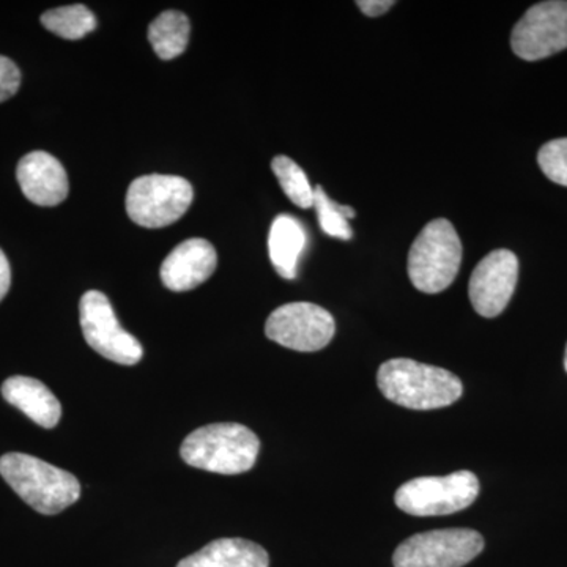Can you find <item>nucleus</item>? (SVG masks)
<instances>
[{
	"label": "nucleus",
	"mask_w": 567,
	"mask_h": 567,
	"mask_svg": "<svg viewBox=\"0 0 567 567\" xmlns=\"http://www.w3.org/2000/svg\"><path fill=\"white\" fill-rule=\"evenodd\" d=\"M537 163L548 181L567 186V137L544 144L537 153Z\"/></svg>",
	"instance_id": "412c9836"
},
{
	"label": "nucleus",
	"mask_w": 567,
	"mask_h": 567,
	"mask_svg": "<svg viewBox=\"0 0 567 567\" xmlns=\"http://www.w3.org/2000/svg\"><path fill=\"white\" fill-rule=\"evenodd\" d=\"M312 207L316 208L320 227L324 234L339 238V240H352L353 230L349 221L357 215L352 207L336 204L320 185L316 186Z\"/></svg>",
	"instance_id": "aec40b11"
},
{
	"label": "nucleus",
	"mask_w": 567,
	"mask_h": 567,
	"mask_svg": "<svg viewBox=\"0 0 567 567\" xmlns=\"http://www.w3.org/2000/svg\"><path fill=\"white\" fill-rule=\"evenodd\" d=\"M80 319L85 342L114 363L134 365L142 360L141 342L123 330L106 295L89 290L82 295Z\"/></svg>",
	"instance_id": "6e6552de"
},
{
	"label": "nucleus",
	"mask_w": 567,
	"mask_h": 567,
	"mask_svg": "<svg viewBox=\"0 0 567 567\" xmlns=\"http://www.w3.org/2000/svg\"><path fill=\"white\" fill-rule=\"evenodd\" d=\"M270 557L259 544L240 537L216 539L196 554L183 558L177 567H268Z\"/></svg>",
	"instance_id": "2eb2a0df"
},
{
	"label": "nucleus",
	"mask_w": 567,
	"mask_h": 567,
	"mask_svg": "<svg viewBox=\"0 0 567 567\" xmlns=\"http://www.w3.org/2000/svg\"><path fill=\"white\" fill-rule=\"evenodd\" d=\"M193 197L192 183L178 175H142L126 193V212L137 226L159 229L178 221Z\"/></svg>",
	"instance_id": "423d86ee"
},
{
	"label": "nucleus",
	"mask_w": 567,
	"mask_h": 567,
	"mask_svg": "<svg viewBox=\"0 0 567 567\" xmlns=\"http://www.w3.org/2000/svg\"><path fill=\"white\" fill-rule=\"evenodd\" d=\"M484 550L475 529H434L409 537L395 548L394 567H464Z\"/></svg>",
	"instance_id": "0eeeda50"
},
{
	"label": "nucleus",
	"mask_w": 567,
	"mask_h": 567,
	"mask_svg": "<svg viewBox=\"0 0 567 567\" xmlns=\"http://www.w3.org/2000/svg\"><path fill=\"white\" fill-rule=\"evenodd\" d=\"M271 169L281 185L282 192L297 207L311 208L315 205V189L306 177L305 171L289 156H276Z\"/></svg>",
	"instance_id": "6ab92c4d"
},
{
	"label": "nucleus",
	"mask_w": 567,
	"mask_h": 567,
	"mask_svg": "<svg viewBox=\"0 0 567 567\" xmlns=\"http://www.w3.org/2000/svg\"><path fill=\"white\" fill-rule=\"evenodd\" d=\"M0 475L37 513L55 516L81 496L80 481L58 466L22 453L0 457Z\"/></svg>",
	"instance_id": "f03ea898"
},
{
	"label": "nucleus",
	"mask_w": 567,
	"mask_h": 567,
	"mask_svg": "<svg viewBox=\"0 0 567 567\" xmlns=\"http://www.w3.org/2000/svg\"><path fill=\"white\" fill-rule=\"evenodd\" d=\"M21 71L17 63L0 55V103L7 102L20 91Z\"/></svg>",
	"instance_id": "4be33fe9"
},
{
	"label": "nucleus",
	"mask_w": 567,
	"mask_h": 567,
	"mask_svg": "<svg viewBox=\"0 0 567 567\" xmlns=\"http://www.w3.org/2000/svg\"><path fill=\"white\" fill-rule=\"evenodd\" d=\"M334 331L333 316L315 303L284 305L265 323L268 339L297 352L322 350L330 344Z\"/></svg>",
	"instance_id": "1a4fd4ad"
},
{
	"label": "nucleus",
	"mask_w": 567,
	"mask_h": 567,
	"mask_svg": "<svg viewBox=\"0 0 567 567\" xmlns=\"http://www.w3.org/2000/svg\"><path fill=\"white\" fill-rule=\"evenodd\" d=\"M377 383L388 401L410 410L445 409L464 393L453 372L409 358L385 361L377 372Z\"/></svg>",
	"instance_id": "f257e3e1"
},
{
	"label": "nucleus",
	"mask_w": 567,
	"mask_h": 567,
	"mask_svg": "<svg viewBox=\"0 0 567 567\" xmlns=\"http://www.w3.org/2000/svg\"><path fill=\"white\" fill-rule=\"evenodd\" d=\"M41 24L65 40H81L96 29V18L85 6H66L43 13Z\"/></svg>",
	"instance_id": "a211bd4d"
},
{
	"label": "nucleus",
	"mask_w": 567,
	"mask_h": 567,
	"mask_svg": "<svg viewBox=\"0 0 567 567\" xmlns=\"http://www.w3.org/2000/svg\"><path fill=\"white\" fill-rule=\"evenodd\" d=\"M518 281V259L509 249L487 254L470 278V301L477 315L494 319L509 305Z\"/></svg>",
	"instance_id": "9b49d317"
},
{
	"label": "nucleus",
	"mask_w": 567,
	"mask_h": 567,
	"mask_svg": "<svg viewBox=\"0 0 567 567\" xmlns=\"http://www.w3.org/2000/svg\"><path fill=\"white\" fill-rule=\"evenodd\" d=\"M461 264L462 241L456 229L445 218L434 219L410 248V281L420 292H443L456 279Z\"/></svg>",
	"instance_id": "20e7f679"
},
{
	"label": "nucleus",
	"mask_w": 567,
	"mask_h": 567,
	"mask_svg": "<svg viewBox=\"0 0 567 567\" xmlns=\"http://www.w3.org/2000/svg\"><path fill=\"white\" fill-rule=\"evenodd\" d=\"M148 40L162 61H173L188 48V18L182 11H164L148 28Z\"/></svg>",
	"instance_id": "f3484780"
},
{
	"label": "nucleus",
	"mask_w": 567,
	"mask_h": 567,
	"mask_svg": "<svg viewBox=\"0 0 567 567\" xmlns=\"http://www.w3.org/2000/svg\"><path fill=\"white\" fill-rule=\"evenodd\" d=\"M218 257L210 241L189 238L166 257L162 265V281L174 292L196 289L216 270Z\"/></svg>",
	"instance_id": "ddd939ff"
},
{
	"label": "nucleus",
	"mask_w": 567,
	"mask_h": 567,
	"mask_svg": "<svg viewBox=\"0 0 567 567\" xmlns=\"http://www.w3.org/2000/svg\"><path fill=\"white\" fill-rule=\"evenodd\" d=\"M511 47L528 62L567 50V2L548 0L533 6L514 25Z\"/></svg>",
	"instance_id": "9d476101"
},
{
	"label": "nucleus",
	"mask_w": 567,
	"mask_h": 567,
	"mask_svg": "<svg viewBox=\"0 0 567 567\" xmlns=\"http://www.w3.org/2000/svg\"><path fill=\"white\" fill-rule=\"evenodd\" d=\"M306 248L303 224L290 215L276 216L268 235V252L275 270L284 279L297 278L298 260Z\"/></svg>",
	"instance_id": "dca6fc26"
},
{
	"label": "nucleus",
	"mask_w": 567,
	"mask_h": 567,
	"mask_svg": "<svg viewBox=\"0 0 567 567\" xmlns=\"http://www.w3.org/2000/svg\"><path fill=\"white\" fill-rule=\"evenodd\" d=\"M565 369H566V372H567V346H566V354H565Z\"/></svg>",
	"instance_id": "393cba45"
},
{
	"label": "nucleus",
	"mask_w": 567,
	"mask_h": 567,
	"mask_svg": "<svg viewBox=\"0 0 567 567\" xmlns=\"http://www.w3.org/2000/svg\"><path fill=\"white\" fill-rule=\"evenodd\" d=\"M480 495L475 473H451L446 476H424L409 481L398 488L395 506L410 516L432 517L461 513L472 506Z\"/></svg>",
	"instance_id": "39448f33"
},
{
	"label": "nucleus",
	"mask_w": 567,
	"mask_h": 567,
	"mask_svg": "<svg viewBox=\"0 0 567 567\" xmlns=\"http://www.w3.org/2000/svg\"><path fill=\"white\" fill-rule=\"evenodd\" d=\"M357 6L363 11L365 17L379 18L395 6L394 0H358Z\"/></svg>",
	"instance_id": "5701e85b"
},
{
	"label": "nucleus",
	"mask_w": 567,
	"mask_h": 567,
	"mask_svg": "<svg viewBox=\"0 0 567 567\" xmlns=\"http://www.w3.org/2000/svg\"><path fill=\"white\" fill-rule=\"evenodd\" d=\"M10 286L11 268L9 259H7L6 254L0 249V301H2L3 298H6V295L9 293Z\"/></svg>",
	"instance_id": "b1692460"
},
{
	"label": "nucleus",
	"mask_w": 567,
	"mask_h": 567,
	"mask_svg": "<svg viewBox=\"0 0 567 567\" xmlns=\"http://www.w3.org/2000/svg\"><path fill=\"white\" fill-rule=\"evenodd\" d=\"M260 442L251 429L235 423L208 424L186 436L181 456L186 464L218 475L249 472Z\"/></svg>",
	"instance_id": "7ed1b4c3"
},
{
	"label": "nucleus",
	"mask_w": 567,
	"mask_h": 567,
	"mask_svg": "<svg viewBox=\"0 0 567 567\" xmlns=\"http://www.w3.org/2000/svg\"><path fill=\"white\" fill-rule=\"evenodd\" d=\"M17 177L24 196L40 207H55L69 196V175L50 153L32 152L22 156Z\"/></svg>",
	"instance_id": "f8f14e48"
},
{
	"label": "nucleus",
	"mask_w": 567,
	"mask_h": 567,
	"mask_svg": "<svg viewBox=\"0 0 567 567\" xmlns=\"http://www.w3.org/2000/svg\"><path fill=\"white\" fill-rule=\"evenodd\" d=\"M2 395L9 404L17 406L33 423L52 429L62 417V405L50 388L31 377H10L2 385Z\"/></svg>",
	"instance_id": "4468645a"
}]
</instances>
